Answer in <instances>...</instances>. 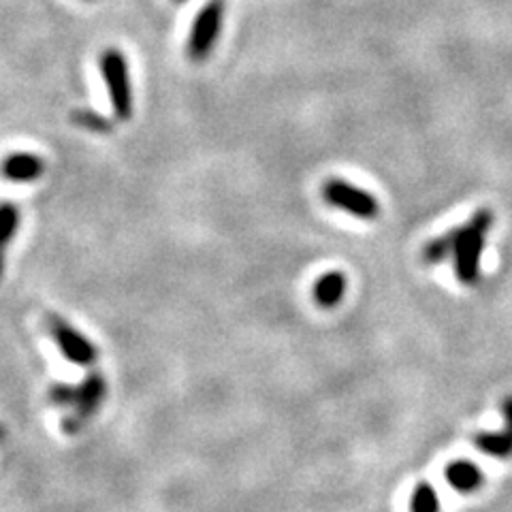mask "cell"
Wrapping results in <instances>:
<instances>
[{
    "label": "cell",
    "instance_id": "cell-6",
    "mask_svg": "<svg viewBox=\"0 0 512 512\" xmlns=\"http://www.w3.org/2000/svg\"><path fill=\"white\" fill-rule=\"evenodd\" d=\"M45 327H47V331H50L58 348L62 350V355L67 357L71 363L88 367L96 361V355H99V352H96L94 344L88 338H84L82 333L75 331L67 323V320L50 312V314H45Z\"/></svg>",
    "mask_w": 512,
    "mask_h": 512
},
{
    "label": "cell",
    "instance_id": "cell-4",
    "mask_svg": "<svg viewBox=\"0 0 512 512\" xmlns=\"http://www.w3.org/2000/svg\"><path fill=\"white\" fill-rule=\"evenodd\" d=\"M323 199L335 210H342L361 220H374L380 216L378 199L342 178H331L323 184Z\"/></svg>",
    "mask_w": 512,
    "mask_h": 512
},
{
    "label": "cell",
    "instance_id": "cell-11",
    "mask_svg": "<svg viewBox=\"0 0 512 512\" xmlns=\"http://www.w3.org/2000/svg\"><path fill=\"white\" fill-rule=\"evenodd\" d=\"M446 478L457 491L470 493L483 485V472H480L470 461H455L446 468Z\"/></svg>",
    "mask_w": 512,
    "mask_h": 512
},
{
    "label": "cell",
    "instance_id": "cell-7",
    "mask_svg": "<svg viewBox=\"0 0 512 512\" xmlns=\"http://www.w3.org/2000/svg\"><path fill=\"white\" fill-rule=\"evenodd\" d=\"M0 173L9 182L28 184L37 182L45 173V160L35 152H11L0 163Z\"/></svg>",
    "mask_w": 512,
    "mask_h": 512
},
{
    "label": "cell",
    "instance_id": "cell-14",
    "mask_svg": "<svg viewBox=\"0 0 512 512\" xmlns=\"http://www.w3.org/2000/svg\"><path fill=\"white\" fill-rule=\"evenodd\" d=\"M412 512H438L440 502H438V493L436 489L423 483L416 487L414 495H412V502H410Z\"/></svg>",
    "mask_w": 512,
    "mask_h": 512
},
{
    "label": "cell",
    "instance_id": "cell-16",
    "mask_svg": "<svg viewBox=\"0 0 512 512\" xmlns=\"http://www.w3.org/2000/svg\"><path fill=\"white\" fill-rule=\"evenodd\" d=\"M173 3H178V5H180V3H186V0H173Z\"/></svg>",
    "mask_w": 512,
    "mask_h": 512
},
{
    "label": "cell",
    "instance_id": "cell-13",
    "mask_svg": "<svg viewBox=\"0 0 512 512\" xmlns=\"http://www.w3.org/2000/svg\"><path fill=\"white\" fill-rule=\"evenodd\" d=\"M71 120H73V124L82 126V128H86V131H92V133H109L111 131V122L90 109L73 111Z\"/></svg>",
    "mask_w": 512,
    "mask_h": 512
},
{
    "label": "cell",
    "instance_id": "cell-12",
    "mask_svg": "<svg viewBox=\"0 0 512 512\" xmlns=\"http://www.w3.org/2000/svg\"><path fill=\"white\" fill-rule=\"evenodd\" d=\"M455 239H457V229L448 231L444 235H438L431 239L423 246L421 252V259L425 265H440L446 259H453V252H455Z\"/></svg>",
    "mask_w": 512,
    "mask_h": 512
},
{
    "label": "cell",
    "instance_id": "cell-3",
    "mask_svg": "<svg viewBox=\"0 0 512 512\" xmlns=\"http://www.w3.org/2000/svg\"><path fill=\"white\" fill-rule=\"evenodd\" d=\"M224 13H227L224 0H207V3L201 7V11L197 13L186 41V56L192 62H203L212 56L214 47L220 39Z\"/></svg>",
    "mask_w": 512,
    "mask_h": 512
},
{
    "label": "cell",
    "instance_id": "cell-9",
    "mask_svg": "<svg viewBox=\"0 0 512 512\" xmlns=\"http://www.w3.org/2000/svg\"><path fill=\"white\" fill-rule=\"evenodd\" d=\"M22 212L20 207L13 201H0V280L5 274V261H7V250L13 242L15 233L20 229Z\"/></svg>",
    "mask_w": 512,
    "mask_h": 512
},
{
    "label": "cell",
    "instance_id": "cell-8",
    "mask_svg": "<svg viewBox=\"0 0 512 512\" xmlns=\"http://www.w3.org/2000/svg\"><path fill=\"white\" fill-rule=\"evenodd\" d=\"M504 410V429L502 431H491V434H480L476 436V448L491 457H510L512 455V397H508L502 404Z\"/></svg>",
    "mask_w": 512,
    "mask_h": 512
},
{
    "label": "cell",
    "instance_id": "cell-2",
    "mask_svg": "<svg viewBox=\"0 0 512 512\" xmlns=\"http://www.w3.org/2000/svg\"><path fill=\"white\" fill-rule=\"evenodd\" d=\"M99 69L105 79V86L109 92L111 109L120 122L133 118V86H131V71H128L126 56L118 47H107L99 58Z\"/></svg>",
    "mask_w": 512,
    "mask_h": 512
},
{
    "label": "cell",
    "instance_id": "cell-15",
    "mask_svg": "<svg viewBox=\"0 0 512 512\" xmlns=\"http://www.w3.org/2000/svg\"><path fill=\"white\" fill-rule=\"evenodd\" d=\"M50 402L60 408H73L77 402V387H64V384H58L50 391Z\"/></svg>",
    "mask_w": 512,
    "mask_h": 512
},
{
    "label": "cell",
    "instance_id": "cell-5",
    "mask_svg": "<svg viewBox=\"0 0 512 512\" xmlns=\"http://www.w3.org/2000/svg\"><path fill=\"white\" fill-rule=\"evenodd\" d=\"M105 391H107V382H105V376L99 372L90 374L82 384H79L77 402H75L73 410L62 419L64 434L75 436L86 427V423L92 419L96 410H99V406L103 404Z\"/></svg>",
    "mask_w": 512,
    "mask_h": 512
},
{
    "label": "cell",
    "instance_id": "cell-1",
    "mask_svg": "<svg viewBox=\"0 0 512 512\" xmlns=\"http://www.w3.org/2000/svg\"><path fill=\"white\" fill-rule=\"evenodd\" d=\"M491 227L493 212L489 207H480L468 222H463L461 227H457L453 263L455 276L461 284L472 286L480 280V263H483V252Z\"/></svg>",
    "mask_w": 512,
    "mask_h": 512
},
{
    "label": "cell",
    "instance_id": "cell-17",
    "mask_svg": "<svg viewBox=\"0 0 512 512\" xmlns=\"http://www.w3.org/2000/svg\"><path fill=\"white\" fill-rule=\"evenodd\" d=\"M0 436H3V429H0Z\"/></svg>",
    "mask_w": 512,
    "mask_h": 512
},
{
    "label": "cell",
    "instance_id": "cell-10",
    "mask_svg": "<svg viewBox=\"0 0 512 512\" xmlns=\"http://www.w3.org/2000/svg\"><path fill=\"white\" fill-rule=\"evenodd\" d=\"M346 293V276L342 271H329L314 286V299L318 306L333 308L344 299Z\"/></svg>",
    "mask_w": 512,
    "mask_h": 512
}]
</instances>
